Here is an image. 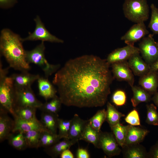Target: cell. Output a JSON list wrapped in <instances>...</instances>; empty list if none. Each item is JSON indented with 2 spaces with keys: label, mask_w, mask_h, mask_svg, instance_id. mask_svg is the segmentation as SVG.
Instances as JSON below:
<instances>
[{
  "label": "cell",
  "mask_w": 158,
  "mask_h": 158,
  "mask_svg": "<svg viewBox=\"0 0 158 158\" xmlns=\"http://www.w3.org/2000/svg\"><path fill=\"white\" fill-rule=\"evenodd\" d=\"M126 122L129 124L137 126H140V121L138 111L134 109L130 111L125 118Z\"/></svg>",
  "instance_id": "38"
},
{
  "label": "cell",
  "mask_w": 158,
  "mask_h": 158,
  "mask_svg": "<svg viewBox=\"0 0 158 158\" xmlns=\"http://www.w3.org/2000/svg\"><path fill=\"white\" fill-rule=\"evenodd\" d=\"M151 14L148 27L154 34L158 35V8L153 4L150 6Z\"/></svg>",
  "instance_id": "36"
},
{
  "label": "cell",
  "mask_w": 158,
  "mask_h": 158,
  "mask_svg": "<svg viewBox=\"0 0 158 158\" xmlns=\"http://www.w3.org/2000/svg\"><path fill=\"white\" fill-rule=\"evenodd\" d=\"M99 132L95 130L90 124L89 121L80 140H84L92 144L96 148H99Z\"/></svg>",
  "instance_id": "27"
},
{
  "label": "cell",
  "mask_w": 158,
  "mask_h": 158,
  "mask_svg": "<svg viewBox=\"0 0 158 158\" xmlns=\"http://www.w3.org/2000/svg\"><path fill=\"white\" fill-rule=\"evenodd\" d=\"M17 2V0H0V7L8 9L13 7Z\"/></svg>",
  "instance_id": "39"
},
{
  "label": "cell",
  "mask_w": 158,
  "mask_h": 158,
  "mask_svg": "<svg viewBox=\"0 0 158 158\" xmlns=\"http://www.w3.org/2000/svg\"><path fill=\"white\" fill-rule=\"evenodd\" d=\"M157 42V43H158V42Z\"/></svg>",
  "instance_id": "46"
},
{
  "label": "cell",
  "mask_w": 158,
  "mask_h": 158,
  "mask_svg": "<svg viewBox=\"0 0 158 158\" xmlns=\"http://www.w3.org/2000/svg\"><path fill=\"white\" fill-rule=\"evenodd\" d=\"M41 132L31 130L24 133L28 147L38 148L39 147Z\"/></svg>",
  "instance_id": "33"
},
{
  "label": "cell",
  "mask_w": 158,
  "mask_h": 158,
  "mask_svg": "<svg viewBox=\"0 0 158 158\" xmlns=\"http://www.w3.org/2000/svg\"><path fill=\"white\" fill-rule=\"evenodd\" d=\"M88 122V120L81 118L77 114H75L71 119L68 138L74 144L80 140Z\"/></svg>",
  "instance_id": "14"
},
{
  "label": "cell",
  "mask_w": 158,
  "mask_h": 158,
  "mask_svg": "<svg viewBox=\"0 0 158 158\" xmlns=\"http://www.w3.org/2000/svg\"><path fill=\"white\" fill-rule=\"evenodd\" d=\"M131 88L133 96L131 102L134 107L142 102L147 103L152 100V95L141 87L133 85Z\"/></svg>",
  "instance_id": "23"
},
{
  "label": "cell",
  "mask_w": 158,
  "mask_h": 158,
  "mask_svg": "<svg viewBox=\"0 0 158 158\" xmlns=\"http://www.w3.org/2000/svg\"><path fill=\"white\" fill-rule=\"evenodd\" d=\"M123 157L126 158H148V152L140 144L125 146L123 148Z\"/></svg>",
  "instance_id": "21"
},
{
  "label": "cell",
  "mask_w": 158,
  "mask_h": 158,
  "mask_svg": "<svg viewBox=\"0 0 158 158\" xmlns=\"http://www.w3.org/2000/svg\"><path fill=\"white\" fill-rule=\"evenodd\" d=\"M37 108L29 107H19L15 108L14 116L25 120H32L37 118L36 112Z\"/></svg>",
  "instance_id": "30"
},
{
  "label": "cell",
  "mask_w": 158,
  "mask_h": 158,
  "mask_svg": "<svg viewBox=\"0 0 158 158\" xmlns=\"http://www.w3.org/2000/svg\"><path fill=\"white\" fill-rule=\"evenodd\" d=\"M138 52L140 51L138 47L134 45H127L114 50L108 55L106 60L111 65L115 62L128 61L133 55Z\"/></svg>",
  "instance_id": "12"
},
{
  "label": "cell",
  "mask_w": 158,
  "mask_h": 158,
  "mask_svg": "<svg viewBox=\"0 0 158 158\" xmlns=\"http://www.w3.org/2000/svg\"><path fill=\"white\" fill-rule=\"evenodd\" d=\"M42 104L36 98L31 87H15L14 109L16 107H26L39 109Z\"/></svg>",
  "instance_id": "6"
},
{
  "label": "cell",
  "mask_w": 158,
  "mask_h": 158,
  "mask_svg": "<svg viewBox=\"0 0 158 158\" xmlns=\"http://www.w3.org/2000/svg\"><path fill=\"white\" fill-rule=\"evenodd\" d=\"M157 73L158 78V70L157 71Z\"/></svg>",
  "instance_id": "45"
},
{
  "label": "cell",
  "mask_w": 158,
  "mask_h": 158,
  "mask_svg": "<svg viewBox=\"0 0 158 158\" xmlns=\"http://www.w3.org/2000/svg\"><path fill=\"white\" fill-rule=\"evenodd\" d=\"M140 52L133 55L128 60L129 67L134 75L140 77L147 73L150 70V66L142 59Z\"/></svg>",
  "instance_id": "15"
},
{
  "label": "cell",
  "mask_w": 158,
  "mask_h": 158,
  "mask_svg": "<svg viewBox=\"0 0 158 158\" xmlns=\"http://www.w3.org/2000/svg\"><path fill=\"white\" fill-rule=\"evenodd\" d=\"M112 132H99V148L109 157L119 155L121 150Z\"/></svg>",
  "instance_id": "9"
},
{
  "label": "cell",
  "mask_w": 158,
  "mask_h": 158,
  "mask_svg": "<svg viewBox=\"0 0 158 158\" xmlns=\"http://www.w3.org/2000/svg\"><path fill=\"white\" fill-rule=\"evenodd\" d=\"M111 65L114 78L119 81L127 82L131 87L134 85V74L129 66L127 61L115 62Z\"/></svg>",
  "instance_id": "10"
},
{
  "label": "cell",
  "mask_w": 158,
  "mask_h": 158,
  "mask_svg": "<svg viewBox=\"0 0 158 158\" xmlns=\"http://www.w3.org/2000/svg\"><path fill=\"white\" fill-rule=\"evenodd\" d=\"M71 119L67 120L59 118L58 135L61 138H68L70 127Z\"/></svg>",
  "instance_id": "35"
},
{
  "label": "cell",
  "mask_w": 158,
  "mask_h": 158,
  "mask_svg": "<svg viewBox=\"0 0 158 158\" xmlns=\"http://www.w3.org/2000/svg\"><path fill=\"white\" fill-rule=\"evenodd\" d=\"M12 133L7 140L9 144L18 150H23L28 148L24 133L22 132Z\"/></svg>",
  "instance_id": "26"
},
{
  "label": "cell",
  "mask_w": 158,
  "mask_h": 158,
  "mask_svg": "<svg viewBox=\"0 0 158 158\" xmlns=\"http://www.w3.org/2000/svg\"><path fill=\"white\" fill-rule=\"evenodd\" d=\"M125 17L135 23L144 22L149 17L146 0H125L123 8Z\"/></svg>",
  "instance_id": "5"
},
{
  "label": "cell",
  "mask_w": 158,
  "mask_h": 158,
  "mask_svg": "<svg viewBox=\"0 0 158 158\" xmlns=\"http://www.w3.org/2000/svg\"><path fill=\"white\" fill-rule=\"evenodd\" d=\"M76 157L77 158H89L90 157L89 152L87 150L79 148L77 150Z\"/></svg>",
  "instance_id": "41"
},
{
  "label": "cell",
  "mask_w": 158,
  "mask_h": 158,
  "mask_svg": "<svg viewBox=\"0 0 158 158\" xmlns=\"http://www.w3.org/2000/svg\"><path fill=\"white\" fill-rule=\"evenodd\" d=\"M35 28L32 33H29L26 37L22 38L23 42L27 41L41 40L42 42L63 43V40L52 35L46 29L40 17L37 16L34 19Z\"/></svg>",
  "instance_id": "8"
},
{
  "label": "cell",
  "mask_w": 158,
  "mask_h": 158,
  "mask_svg": "<svg viewBox=\"0 0 158 158\" xmlns=\"http://www.w3.org/2000/svg\"><path fill=\"white\" fill-rule=\"evenodd\" d=\"M59 118L58 114L42 112L40 121L49 131L54 134H57Z\"/></svg>",
  "instance_id": "24"
},
{
  "label": "cell",
  "mask_w": 158,
  "mask_h": 158,
  "mask_svg": "<svg viewBox=\"0 0 158 158\" xmlns=\"http://www.w3.org/2000/svg\"><path fill=\"white\" fill-rule=\"evenodd\" d=\"M45 47L44 42L34 49L25 52V59L29 63H33L39 66L43 71L45 77L48 78L56 72L60 68V64H52L46 59L44 54Z\"/></svg>",
  "instance_id": "4"
},
{
  "label": "cell",
  "mask_w": 158,
  "mask_h": 158,
  "mask_svg": "<svg viewBox=\"0 0 158 158\" xmlns=\"http://www.w3.org/2000/svg\"><path fill=\"white\" fill-rule=\"evenodd\" d=\"M138 83L150 94L153 95L157 91L158 87L157 71L150 70L146 74L140 77Z\"/></svg>",
  "instance_id": "18"
},
{
  "label": "cell",
  "mask_w": 158,
  "mask_h": 158,
  "mask_svg": "<svg viewBox=\"0 0 158 158\" xmlns=\"http://www.w3.org/2000/svg\"><path fill=\"white\" fill-rule=\"evenodd\" d=\"M149 132V131L146 129L130 125L127 132L124 146L140 144Z\"/></svg>",
  "instance_id": "19"
},
{
  "label": "cell",
  "mask_w": 158,
  "mask_h": 158,
  "mask_svg": "<svg viewBox=\"0 0 158 158\" xmlns=\"http://www.w3.org/2000/svg\"><path fill=\"white\" fill-rule=\"evenodd\" d=\"M110 65L106 59L93 55L68 61L53 80L62 104L80 108L104 105L114 78Z\"/></svg>",
  "instance_id": "1"
},
{
  "label": "cell",
  "mask_w": 158,
  "mask_h": 158,
  "mask_svg": "<svg viewBox=\"0 0 158 158\" xmlns=\"http://www.w3.org/2000/svg\"><path fill=\"white\" fill-rule=\"evenodd\" d=\"M21 72L19 73L13 74L10 76L15 88L31 87L32 85L40 77L38 74H32L28 71Z\"/></svg>",
  "instance_id": "17"
},
{
  "label": "cell",
  "mask_w": 158,
  "mask_h": 158,
  "mask_svg": "<svg viewBox=\"0 0 158 158\" xmlns=\"http://www.w3.org/2000/svg\"><path fill=\"white\" fill-rule=\"evenodd\" d=\"M8 112L0 108V141L1 142L7 139L12 133L14 126V120L8 115Z\"/></svg>",
  "instance_id": "16"
},
{
  "label": "cell",
  "mask_w": 158,
  "mask_h": 158,
  "mask_svg": "<svg viewBox=\"0 0 158 158\" xmlns=\"http://www.w3.org/2000/svg\"><path fill=\"white\" fill-rule=\"evenodd\" d=\"M74 144L68 138H64L49 147L45 148L44 151L52 158H56L60 155L64 150L69 149Z\"/></svg>",
  "instance_id": "22"
},
{
  "label": "cell",
  "mask_w": 158,
  "mask_h": 158,
  "mask_svg": "<svg viewBox=\"0 0 158 158\" xmlns=\"http://www.w3.org/2000/svg\"><path fill=\"white\" fill-rule=\"evenodd\" d=\"M125 116L124 114L118 111L110 102H107L106 121L110 127L120 122L121 118Z\"/></svg>",
  "instance_id": "28"
},
{
  "label": "cell",
  "mask_w": 158,
  "mask_h": 158,
  "mask_svg": "<svg viewBox=\"0 0 158 158\" xmlns=\"http://www.w3.org/2000/svg\"><path fill=\"white\" fill-rule=\"evenodd\" d=\"M106 110L103 109L98 111L92 118L88 120L91 126L97 132H99L101 126L106 120Z\"/></svg>",
  "instance_id": "31"
},
{
  "label": "cell",
  "mask_w": 158,
  "mask_h": 158,
  "mask_svg": "<svg viewBox=\"0 0 158 158\" xmlns=\"http://www.w3.org/2000/svg\"><path fill=\"white\" fill-rule=\"evenodd\" d=\"M152 100L156 106L158 107V91L153 95V96L152 98Z\"/></svg>",
  "instance_id": "44"
},
{
  "label": "cell",
  "mask_w": 158,
  "mask_h": 158,
  "mask_svg": "<svg viewBox=\"0 0 158 158\" xmlns=\"http://www.w3.org/2000/svg\"><path fill=\"white\" fill-rule=\"evenodd\" d=\"M150 70L155 71L158 70V58L150 66Z\"/></svg>",
  "instance_id": "43"
},
{
  "label": "cell",
  "mask_w": 158,
  "mask_h": 158,
  "mask_svg": "<svg viewBox=\"0 0 158 158\" xmlns=\"http://www.w3.org/2000/svg\"><path fill=\"white\" fill-rule=\"evenodd\" d=\"M22 38L8 28L2 30L0 36V52L9 66L21 72L28 71L31 67L25 59Z\"/></svg>",
  "instance_id": "2"
},
{
  "label": "cell",
  "mask_w": 158,
  "mask_h": 158,
  "mask_svg": "<svg viewBox=\"0 0 158 158\" xmlns=\"http://www.w3.org/2000/svg\"><path fill=\"white\" fill-rule=\"evenodd\" d=\"M39 95L46 101L56 95L57 90L46 77H40L37 80Z\"/></svg>",
  "instance_id": "20"
},
{
  "label": "cell",
  "mask_w": 158,
  "mask_h": 158,
  "mask_svg": "<svg viewBox=\"0 0 158 158\" xmlns=\"http://www.w3.org/2000/svg\"><path fill=\"white\" fill-rule=\"evenodd\" d=\"M149 33L144 22L135 23L121 38L127 45L134 43Z\"/></svg>",
  "instance_id": "11"
},
{
  "label": "cell",
  "mask_w": 158,
  "mask_h": 158,
  "mask_svg": "<svg viewBox=\"0 0 158 158\" xmlns=\"http://www.w3.org/2000/svg\"><path fill=\"white\" fill-rule=\"evenodd\" d=\"M62 104V102L59 97L56 95L51 99L50 101L43 103L39 109L42 112L58 114Z\"/></svg>",
  "instance_id": "29"
},
{
  "label": "cell",
  "mask_w": 158,
  "mask_h": 158,
  "mask_svg": "<svg viewBox=\"0 0 158 158\" xmlns=\"http://www.w3.org/2000/svg\"><path fill=\"white\" fill-rule=\"evenodd\" d=\"M60 156L61 158H74V157L69 149L64 150L61 153Z\"/></svg>",
  "instance_id": "42"
},
{
  "label": "cell",
  "mask_w": 158,
  "mask_h": 158,
  "mask_svg": "<svg viewBox=\"0 0 158 158\" xmlns=\"http://www.w3.org/2000/svg\"><path fill=\"white\" fill-rule=\"evenodd\" d=\"M14 118L15 125L12 133L18 132L24 133L31 130L50 132L44 127L40 121H39L37 118L32 120H25L16 117Z\"/></svg>",
  "instance_id": "13"
},
{
  "label": "cell",
  "mask_w": 158,
  "mask_h": 158,
  "mask_svg": "<svg viewBox=\"0 0 158 158\" xmlns=\"http://www.w3.org/2000/svg\"><path fill=\"white\" fill-rule=\"evenodd\" d=\"M112 100L115 105L118 106L124 105L126 101V96L123 90H118L114 93L112 97Z\"/></svg>",
  "instance_id": "37"
},
{
  "label": "cell",
  "mask_w": 158,
  "mask_h": 158,
  "mask_svg": "<svg viewBox=\"0 0 158 158\" xmlns=\"http://www.w3.org/2000/svg\"><path fill=\"white\" fill-rule=\"evenodd\" d=\"M140 53L143 59L150 66L158 58V44L153 35L149 34L143 38L139 44Z\"/></svg>",
  "instance_id": "7"
},
{
  "label": "cell",
  "mask_w": 158,
  "mask_h": 158,
  "mask_svg": "<svg viewBox=\"0 0 158 158\" xmlns=\"http://www.w3.org/2000/svg\"><path fill=\"white\" fill-rule=\"evenodd\" d=\"M147 117L146 122L148 124L158 126V113L156 106L153 104L146 105Z\"/></svg>",
  "instance_id": "34"
},
{
  "label": "cell",
  "mask_w": 158,
  "mask_h": 158,
  "mask_svg": "<svg viewBox=\"0 0 158 158\" xmlns=\"http://www.w3.org/2000/svg\"><path fill=\"white\" fill-rule=\"evenodd\" d=\"M0 62V104L13 116L15 115L14 105L15 87L11 76H8L9 66L3 68Z\"/></svg>",
  "instance_id": "3"
},
{
  "label": "cell",
  "mask_w": 158,
  "mask_h": 158,
  "mask_svg": "<svg viewBox=\"0 0 158 158\" xmlns=\"http://www.w3.org/2000/svg\"><path fill=\"white\" fill-rule=\"evenodd\" d=\"M61 139L58 134H54L47 131L42 132L39 147L45 148L50 147L59 141Z\"/></svg>",
  "instance_id": "32"
},
{
  "label": "cell",
  "mask_w": 158,
  "mask_h": 158,
  "mask_svg": "<svg viewBox=\"0 0 158 158\" xmlns=\"http://www.w3.org/2000/svg\"><path fill=\"white\" fill-rule=\"evenodd\" d=\"M148 155V158H158V140L151 147Z\"/></svg>",
  "instance_id": "40"
},
{
  "label": "cell",
  "mask_w": 158,
  "mask_h": 158,
  "mask_svg": "<svg viewBox=\"0 0 158 158\" xmlns=\"http://www.w3.org/2000/svg\"><path fill=\"white\" fill-rule=\"evenodd\" d=\"M130 126L129 124L123 125L119 122L110 127L119 145L122 148L124 146L126 135Z\"/></svg>",
  "instance_id": "25"
}]
</instances>
